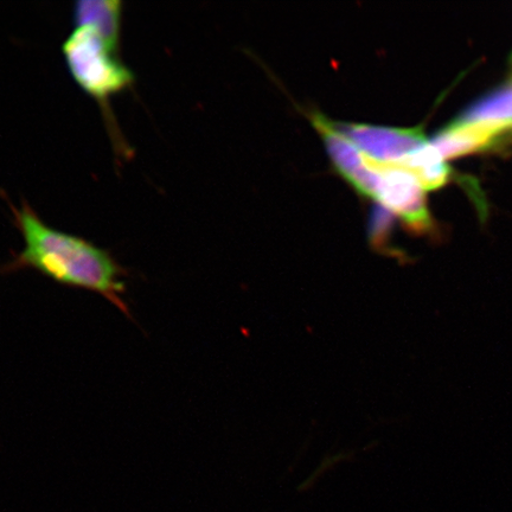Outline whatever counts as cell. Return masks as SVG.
<instances>
[{"label":"cell","mask_w":512,"mask_h":512,"mask_svg":"<svg viewBox=\"0 0 512 512\" xmlns=\"http://www.w3.org/2000/svg\"><path fill=\"white\" fill-rule=\"evenodd\" d=\"M330 125L364 155L382 163H399L427 144L420 128L335 123L331 120Z\"/></svg>","instance_id":"277c9868"},{"label":"cell","mask_w":512,"mask_h":512,"mask_svg":"<svg viewBox=\"0 0 512 512\" xmlns=\"http://www.w3.org/2000/svg\"><path fill=\"white\" fill-rule=\"evenodd\" d=\"M123 3L120 0H80L74 6L76 27H88L114 50L120 49Z\"/></svg>","instance_id":"8992f818"},{"label":"cell","mask_w":512,"mask_h":512,"mask_svg":"<svg viewBox=\"0 0 512 512\" xmlns=\"http://www.w3.org/2000/svg\"><path fill=\"white\" fill-rule=\"evenodd\" d=\"M456 121L460 124H499L512 127V85L478 100Z\"/></svg>","instance_id":"ba28073f"},{"label":"cell","mask_w":512,"mask_h":512,"mask_svg":"<svg viewBox=\"0 0 512 512\" xmlns=\"http://www.w3.org/2000/svg\"><path fill=\"white\" fill-rule=\"evenodd\" d=\"M12 213L24 247L0 267V273L36 271L59 285L99 294L133 320L124 299L130 272L107 249L48 226L27 202L21 208L12 206Z\"/></svg>","instance_id":"6da1fadb"},{"label":"cell","mask_w":512,"mask_h":512,"mask_svg":"<svg viewBox=\"0 0 512 512\" xmlns=\"http://www.w3.org/2000/svg\"><path fill=\"white\" fill-rule=\"evenodd\" d=\"M62 51L73 79L98 102L107 115L110 132L115 133V142H118L120 133L110 111V100L133 86L132 70L121 61L119 51L108 46L88 27H75L64 41Z\"/></svg>","instance_id":"7a4b0ae2"},{"label":"cell","mask_w":512,"mask_h":512,"mask_svg":"<svg viewBox=\"0 0 512 512\" xmlns=\"http://www.w3.org/2000/svg\"><path fill=\"white\" fill-rule=\"evenodd\" d=\"M512 142V127L499 124H453L440 131L432 140L434 149L444 159L459 158L471 153L494 149Z\"/></svg>","instance_id":"5b68a950"},{"label":"cell","mask_w":512,"mask_h":512,"mask_svg":"<svg viewBox=\"0 0 512 512\" xmlns=\"http://www.w3.org/2000/svg\"><path fill=\"white\" fill-rule=\"evenodd\" d=\"M369 160L381 174L379 190L375 196L380 206L398 215L412 232H430L433 220L427 207L425 189L418 179L399 165L382 163L370 157Z\"/></svg>","instance_id":"3957f363"},{"label":"cell","mask_w":512,"mask_h":512,"mask_svg":"<svg viewBox=\"0 0 512 512\" xmlns=\"http://www.w3.org/2000/svg\"><path fill=\"white\" fill-rule=\"evenodd\" d=\"M444 160L434 146L427 143L395 165L411 172L425 191L437 190L444 187L451 175Z\"/></svg>","instance_id":"52a82bcc"},{"label":"cell","mask_w":512,"mask_h":512,"mask_svg":"<svg viewBox=\"0 0 512 512\" xmlns=\"http://www.w3.org/2000/svg\"><path fill=\"white\" fill-rule=\"evenodd\" d=\"M394 228V214L392 211L376 206L371 210L368 236L371 247L376 249L377 252L400 256L399 252L394 251L390 246V239H392V232Z\"/></svg>","instance_id":"9c48e42d"}]
</instances>
